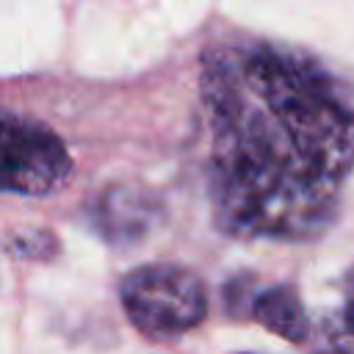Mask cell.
Here are the masks:
<instances>
[{
    "mask_svg": "<svg viewBox=\"0 0 354 354\" xmlns=\"http://www.w3.org/2000/svg\"><path fill=\"white\" fill-rule=\"evenodd\" d=\"M207 191L235 238L310 241L337 216L354 169V105L335 77L277 44L202 55Z\"/></svg>",
    "mask_w": 354,
    "mask_h": 354,
    "instance_id": "obj_1",
    "label": "cell"
},
{
    "mask_svg": "<svg viewBox=\"0 0 354 354\" xmlns=\"http://www.w3.org/2000/svg\"><path fill=\"white\" fill-rule=\"evenodd\" d=\"M119 301L147 337H177L207 315V290L196 271L177 263H147L124 274Z\"/></svg>",
    "mask_w": 354,
    "mask_h": 354,
    "instance_id": "obj_2",
    "label": "cell"
},
{
    "mask_svg": "<svg viewBox=\"0 0 354 354\" xmlns=\"http://www.w3.org/2000/svg\"><path fill=\"white\" fill-rule=\"evenodd\" d=\"M343 318H346V326L354 332V268L346 277V307H343Z\"/></svg>",
    "mask_w": 354,
    "mask_h": 354,
    "instance_id": "obj_7",
    "label": "cell"
},
{
    "mask_svg": "<svg viewBox=\"0 0 354 354\" xmlns=\"http://www.w3.org/2000/svg\"><path fill=\"white\" fill-rule=\"evenodd\" d=\"M6 249L14 257H25V260H50L58 254V241L50 230L41 227H22L14 230L6 238Z\"/></svg>",
    "mask_w": 354,
    "mask_h": 354,
    "instance_id": "obj_6",
    "label": "cell"
},
{
    "mask_svg": "<svg viewBox=\"0 0 354 354\" xmlns=\"http://www.w3.org/2000/svg\"><path fill=\"white\" fill-rule=\"evenodd\" d=\"M86 216L102 241L113 246H136L163 221V205L144 185L116 183L91 196Z\"/></svg>",
    "mask_w": 354,
    "mask_h": 354,
    "instance_id": "obj_4",
    "label": "cell"
},
{
    "mask_svg": "<svg viewBox=\"0 0 354 354\" xmlns=\"http://www.w3.org/2000/svg\"><path fill=\"white\" fill-rule=\"evenodd\" d=\"M0 149V177L6 194L50 196L72 180V155L66 152L58 133L41 122L6 111Z\"/></svg>",
    "mask_w": 354,
    "mask_h": 354,
    "instance_id": "obj_3",
    "label": "cell"
},
{
    "mask_svg": "<svg viewBox=\"0 0 354 354\" xmlns=\"http://www.w3.org/2000/svg\"><path fill=\"white\" fill-rule=\"evenodd\" d=\"M249 310L260 326L290 343H304L310 337V318L293 285H271L260 290Z\"/></svg>",
    "mask_w": 354,
    "mask_h": 354,
    "instance_id": "obj_5",
    "label": "cell"
}]
</instances>
